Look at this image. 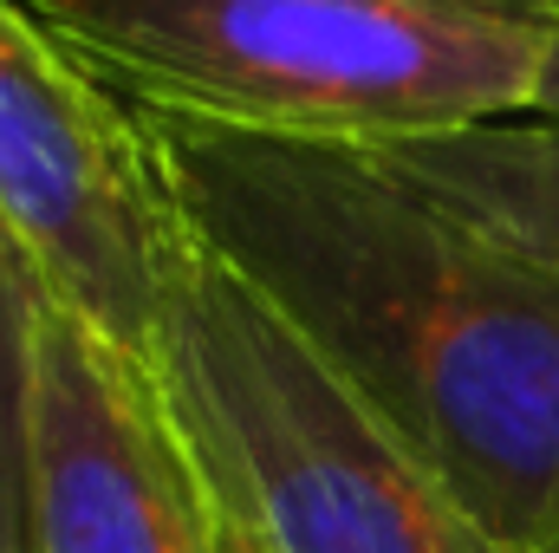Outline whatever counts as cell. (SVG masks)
<instances>
[{
	"instance_id": "8",
	"label": "cell",
	"mask_w": 559,
	"mask_h": 553,
	"mask_svg": "<svg viewBox=\"0 0 559 553\" xmlns=\"http://www.w3.org/2000/svg\"><path fill=\"white\" fill-rule=\"evenodd\" d=\"M534 118L559 125V46H554V59H547V79H540V105H534Z\"/></svg>"
},
{
	"instance_id": "5",
	"label": "cell",
	"mask_w": 559,
	"mask_h": 553,
	"mask_svg": "<svg viewBox=\"0 0 559 553\" xmlns=\"http://www.w3.org/2000/svg\"><path fill=\"white\" fill-rule=\"evenodd\" d=\"M26 553H235L150 358L39 293Z\"/></svg>"
},
{
	"instance_id": "4",
	"label": "cell",
	"mask_w": 559,
	"mask_h": 553,
	"mask_svg": "<svg viewBox=\"0 0 559 553\" xmlns=\"http://www.w3.org/2000/svg\"><path fill=\"white\" fill-rule=\"evenodd\" d=\"M0 222L59 306L150 358L176 215L138 118L13 0H0Z\"/></svg>"
},
{
	"instance_id": "1",
	"label": "cell",
	"mask_w": 559,
	"mask_h": 553,
	"mask_svg": "<svg viewBox=\"0 0 559 553\" xmlns=\"http://www.w3.org/2000/svg\"><path fill=\"white\" fill-rule=\"evenodd\" d=\"M169 215L501 553H559V274L371 150L131 111Z\"/></svg>"
},
{
	"instance_id": "7",
	"label": "cell",
	"mask_w": 559,
	"mask_h": 553,
	"mask_svg": "<svg viewBox=\"0 0 559 553\" xmlns=\"http://www.w3.org/2000/svg\"><path fill=\"white\" fill-rule=\"evenodd\" d=\"M39 293V274L0 222V553H26V385Z\"/></svg>"
},
{
	"instance_id": "2",
	"label": "cell",
	"mask_w": 559,
	"mask_h": 553,
	"mask_svg": "<svg viewBox=\"0 0 559 553\" xmlns=\"http://www.w3.org/2000/svg\"><path fill=\"white\" fill-rule=\"evenodd\" d=\"M124 111L338 150L534 118L559 0H20Z\"/></svg>"
},
{
	"instance_id": "3",
	"label": "cell",
	"mask_w": 559,
	"mask_h": 553,
	"mask_svg": "<svg viewBox=\"0 0 559 553\" xmlns=\"http://www.w3.org/2000/svg\"><path fill=\"white\" fill-rule=\"evenodd\" d=\"M150 372L235 553H501L182 222L163 248Z\"/></svg>"
},
{
	"instance_id": "6",
	"label": "cell",
	"mask_w": 559,
	"mask_h": 553,
	"mask_svg": "<svg viewBox=\"0 0 559 553\" xmlns=\"http://www.w3.org/2000/svg\"><path fill=\"white\" fill-rule=\"evenodd\" d=\"M371 156H384L404 183H417L429 202H442L488 242L559 274V125H475L449 138L391 143Z\"/></svg>"
}]
</instances>
